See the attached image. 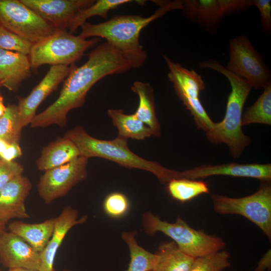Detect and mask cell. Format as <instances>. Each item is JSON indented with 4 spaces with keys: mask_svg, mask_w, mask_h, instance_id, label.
I'll use <instances>...</instances> for the list:
<instances>
[{
    "mask_svg": "<svg viewBox=\"0 0 271 271\" xmlns=\"http://www.w3.org/2000/svg\"><path fill=\"white\" fill-rule=\"evenodd\" d=\"M0 26L33 44L59 30L20 0H0Z\"/></svg>",
    "mask_w": 271,
    "mask_h": 271,
    "instance_id": "10",
    "label": "cell"
},
{
    "mask_svg": "<svg viewBox=\"0 0 271 271\" xmlns=\"http://www.w3.org/2000/svg\"><path fill=\"white\" fill-rule=\"evenodd\" d=\"M86 215L78 218L77 210L71 206L64 207L60 214L54 218V230L44 249L40 252L39 271H55L54 262L58 248L68 232L74 226L85 223Z\"/></svg>",
    "mask_w": 271,
    "mask_h": 271,
    "instance_id": "17",
    "label": "cell"
},
{
    "mask_svg": "<svg viewBox=\"0 0 271 271\" xmlns=\"http://www.w3.org/2000/svg\"><path fill=\"white\" fill-rule=\"evenodd\" d=\"M54 218L38 223L15 221L8 225L10 232L19 236L40 253L47 245L54 230Z\"/></svg>",
    "mask_w": 271,
    "mask_h": 271,
    "instance_id": "21",
    "label": "cell"
},
{
    "mask_svg": "<svg viewBox=\"0 0 271 271\" xmlns=\"http://www.w3.org/2000/svg\"><path fill=\"white\" fill-rule=\"evenodd\" d=\"M262 183L254 193L241 198L211 195L214 211L221 215H239L257 226L271 241V185Z\"/></svg>",
    "mask_w": 271,
    "mask_h": 271,
    "instance_id": "7",
    "label": "cell"
},
{
    "mask_svg": "<svg viewBox=\"0 0 271 271\" xmlns=\"http://www.w3.org/2000/svg\"><path fill=\"white\" fill-rule=\"evenodd\" d=\"M23 127L18 106L8 104L6 112L0 118V139L10 145L19 143Z\"/></svg>",
    "mask_w": 271,
    "mask_h": 271,
    "instance_id": "29",
    "label": "cell"
},
{
    "mask_svg": "<svg viewBox=\"0 0 271 271\" xmlns=\"http://www.w3.org/2000/svg\"><path fill=\"white\" fill-rule=\"evenodd\" d=\"M69 71L66 65L51 66L42 80L26 97H18V108L24 127L31 123L40 104L64 80Z\"/></svg>",
    "mask_w": 271,
    "mask_h": 271,
    "instance_id": "13",
    "label": "cell"
},
{
    "mask_svg": "<svg viewBox=\"0 0 271 271\" xmlns=\"http://www.w3.org/2000/svg\"><path fill=\"white\" fill-rule=\"evenodd\" d=\"M182 10L186 19L211 34L216 32L224 17L219 0H184Z\"/></svg>",
    "mask_w": 271,
    "mask_h": 271,
    "instance_id": "18",
    "label": "cell"
},
{
    "mask_svg": "<svg viewBox=\"0 0 271 271\" xmlns=\"http://www.w3.org/2000/svg\"><path fill=\"white\" fill-rule=\"evenodd\" d=\"M80 156L75 144L64 137L43 149L36 165L39 170L46 171L71 162Z\"/></svg>",
    "mask_w": 271,
    "mask_h": 271,
    "instance_id": "20",
    "label": "cell"
},
{
    "mask_svg": "<svg viewBox=\"0 0 271 271\" xmlns=\"http://www.w3.org/2000/svg\"><path fill=\"white\" fill-rule=\"evenodd\" d=\"M8 271H38L33 269H28L23 267H17V268H9Z\"/></svg>",
    "mask_w": 271,
    "mask_h": 271,
    "instance_id": "40",
    "label": "cell"
},
{
    "mask_svg": "<svg viewBox=\"0 0 271 271\" xmlns=\"http://www.w3.org/2000/svg\"><path fill=\"white\" fill-rule=\"evenodd\" d=\"M130 0H97L89 7L81 10L71 20L67 29L71 34L76 31L78 27L86 22L89 18L98 16L103 18L107 17L110 10L119 6L132 2Z\"/></svg>",
    "mask_w": 271,
    "mask_h": 271,
    "instance_id": "28",
    "label": "cell"
},
{
    "mask_svg": "<svg viewBox=\"0 0 271 271\" xmlns=\"http://www.w3.org/2000/svg\"><path fill=\"white\" fill-rule=\"evenodd\" d=\"M0 262L8 268L23 267L39 271L40 253L19 236L4 230L0 233Z\"/></svg>",
    "mask_w": 271,
    "mask_h": 271,
    "instance_id": "15",
    "label": "cell"
},
{
    "mask_svg": "<svg viewBox=\"0 0 271 271\" xmlns=\"http://www.w3.org/2000/svg\"><path fill=\"white\" fill-rule=\"evenodd\" d=\"M129 207L128 199L120 192H113L105 198L103 207L105 213L113 218H119L127 212Z\"/></svg>",
    "mask_w": 271,
    "mask_h": 271,
    "instance_id": "32",
    "label": "cell"
},
{
    "mask_svg": "<svg viewBox=\"0 0 271 271\" xmlns=\"http://www.w3.org/2000/svg\"><path fill=\"white\" fill-rule=\"evenodd\" d=\"M163 56L169 69L168 79L172 83L177 95L186 109L190 111L197 127L205 133L208 132L214 122L209 117L199 99L201 92L205 88L201 76L193 69L189 70L166 55Z\"/></svg>",
    "mask_w": 271,
    "mask_h": 271,
    "instance_id": "8",
    "label": "cell"
},
{
    "mask_svg": "<svg viewBox=\"0 0 271 271\" xmlns=\"http://www.w3.org/2000/svg\"><path fill=\"white\" fill-rule=\"evenodd\" d=\"M229 61L225 68L248 81L252 88L263 89L271 83V72L248 37L238 35L229 41Z\"/></svg>",
    "mask_w": 271,
    "mask_h": 271,
    "instance_id": "9",
    "label": "cell"
},
{
    "mask_svg": "<svg viewBox=\"0 0 271 271\" xmlns=\"http://www.w3.org/2000/svg\"><path fill=\"white\" fill-rule=\"evenodd\" d=\"M224 16L243 12L253 6L252 0H219Z\"/></svg>",
    "mask_w": 271,
    "mask_h": 271,
    "instance_id": "35",
    "label": "cell"
},
{
    "mask_svg": "<svg viewBox=\"0 0 271 271\" xmlns=\"http://www.w3.org/2000/svg\"><path fill=\"white\" fill-rule=\"evenodd\" d=\"M10 146V144L5 140L0 139V155Z\"/></svg>",
    "mask_w": 271,
    "mask_h": 271,
    "instance_id": "39",
    "label": "cell"
},
{
    "mask_svg": "<svg viewBox=\"0 0 271 271\" xmlns=\"http://www.w3.org/2000/svg\"><path fill=\"white\" fill-rule=\"evenodd\" d=\"M242 126L252 123L271 124V83L253 105L248 107L242 114Z\"/></svg>",
    "mask_w": 271,
    "mask_h": 271,
    "instance_id": "26",
    "label": "cell"
},
{
    "mask_svg": "<svg viewBox=\"0 0 271 271\" xmlns=\"http://www.w3.org/2000/svg\"><path fill=\"white\" fill-rule=\"evenodd\" d=\"M253 6L259 11L261 28L267 35L271 34V1L252 0Z\"/></svg>",
    "mask_w": 271,
    "mask_h": 271,
    "instance_id": "34",
    "label": "cell"
},
{
    "mask_svg": "<svg viewBox=\"0 0 271 271\" xmlns=\"http://www.w3.org/2000/svg\"><path fill=\"white\" fill-rule=\"evenodd\" d=\"M32 188L30 180L23 174L10 181L0 192V222L6 225L14 218H29L25 200Z\"/></svg>",
    "mask_w": 271,
    "mask_h": 271,
    "instance_id": "16",
    "label": "cell"
},
{
    "mask_svg": "<svg viewBox=\"0 0 271 271\" xmlns=\"http://www.w3.org/2000/svg\"><path fill=\"white\" fill-rule=\"evenodd\" d=\"M147 58L144 49L127 52L107 41L101 44L90 52L83 65H70L59 96L45 110L35 115L31 127H45L53 124L64 127L68 113L83 105L88 92L97 82L106 76L139 68Z\"/></svg>",
    "mask_w": 271,
    "mask_h": 271,
    "instance_id": "1",
    "label": "cell"
},
{
    "mask_svg": "<svg viewBox=\"0 0 271 271\" xmlns=\"http://www.w3.org/2000/svg\"><path fill=\"white\" fill-rule=\"evenodd\" d=\"M151 271H189L195 258L182 251L173 241L161 243Z\"/></svg>",
    "mask_w": 271,
    "mask_h": 271,
    "instance_id": "23",
    "label": "cell"
},
{
    "mask_svg": "<svg viewBox=\"0 0 271 271\" xmlns=\"http://www.w3.org/2000/svg\"><path fill=\"white\" fill-rule=\"evenodd\" d=\"M142 225L148 234L164 233L174 240L181 251L194 258L221 250L226 245L221 238L195 229L180 217L175 222L170 223L151 212H146Z\"/></svg>",
    "mask_w": 271,
    "mask_h": 271,
    "instance_id": "5",
    "label": "cell"
},
{
    "mask_svg": "<svg viewBox=\"0 0 271 271\" xmlns=\"http://www.w3.org/2000/svg\"><path fill=\"white\" fill-rule=\"evenodd\" d=\"M99 41L98 38L87 39L75 36L67 30H57L33 44L28 55L31 68L45 64L71 65Z\"/></svg>",
    "mask_w": 271,
    "mask_h": 271,
    "instance_id": "6",
    "label": "cell"
},
{
    "mask_svg": "<svg viewBox=\"0 0 271 271\" xmlns=\"http://www.w3.org/2000/svg\"><path fill=\"white\" fill-rule=\"evenodd\" d=\"M131 90L139 97V105L134 114L151 129L153 136H160L161 126L156 116L152 87L148 83L136 81Z\"/></svg>",
    "mask_w": 271,
    "mask_h": 271,
    "instance_id": "22",
    "label": "cell"
},
{
    "mask_svg": "<svg viewBox=\"0 0 271 271\" xmlns=\"http://www.w3.org/2000/svg\"><path fill=\"white\" fill-rule=\"evenodd\" d=\"M61 271H72L71 270H70V269H63V270H61Z\"/></svg>",
    "mask_w": 271,
    "mask_h": 271,
    "instance_id": "42",
    "label": "cell"
},
{
    "mask_svg": "<svg viewBox=\"0 0 271 271\" xmlns=\"http://www.w3.org/2000/svg\"><path fill=\"white\" fill-rule=\"evenodd\" d=\"M230 254L221 250L195 258L189 271H223L231 265Z\"/></svg>",
    "mask_w": 271,
    "mask_h": 271,
    "instance_id": "30",
    "label": "cell"
},
{
    "mask_svg": "<svg viewBox=\"0 0 271 271\" xmlns=\"http://www.w3.org/2000/svg\"><path fill=\"white\" fill-rule=\"evenodd\" d=\"M33 43L0 26V49L29 55Z\"/></svg>",
    "mask_w": 271,
    "mask_h": 271,
    "instance_id": "31",
    "label": "cell"
},
{
    "mask_svg": "<svg viewBox=\"0 0 271 271\" xmlns=\"http://www.w3.org/2000/svg\"><path fill=\"white\" fill-rule=\"evenodd\" d=\"M159 8L148 17L137 15L116 16L104 22L93 24L85 22L79 35L84 39L102 38L118 49L133 52L143 49L140 43L141 31L149 24L167 13L183 8V1H154Z\"/></svg>",
    "mask_w": 271,
    "mask_h": 271,
    "instance_id": "4",
    "label": "cell"
},
{
    "mask_svg": "<svg viewBox=\"0 0 271 271\" xmlns=\"http://www.w3.org/2000/svg\"><path fill=\"white\" fill-rule=\"evenodd\" d=\"M59 30H67L71 20L94 0H20Z\"/></svg>",
    "mask_w": 271,
    "mask_h": 271,
    "instance_id": "14",
    "label": "cell"
},
{
    "mask_svg": "<svg viewBox=\"0 0 271 271\" xmlns=\"http://www.w3.org/2000/svg\"><path fill=\"white\" fill-rule=\"evenodd\" d=\"M29 57L0 49V81L9 90L17 92L22 82L31 76Z\"/></svg>",
    "mask_w": 271,
    "mask_h": 271,
    "instance_id": "19",
    "label": "cell"
},
{
    "mask_svg": "<svg viewBox=\"0 0 271 271\" xmlns=\"http://www.w3.org/2000/svg\"><path fill=\"white\" fill-rule=\"evenodd\" d=\"M167 188L173 198L182 202L209 192V188L204 182L184 178L171 180L168 183Z\"/></svg>",
    "mask_w": 271,
    "mask_h": 271,
    "instance_id": "27",
    "label": "cell"
},
{
    "mask_svg": "<svg viewBox=\"0 0 271 271\" xmlns=\"http://www.w3.org/2000/svg\"><path fill=\"white\" fill-rule=\"evenodd\" d=\"M24 167L15 161L7 162L0 158V192L15 177L22 175Z\"/></svg>",
    "mask_w": 271,
    "mask_h": 271,
    "instance_id": "33",
    "label": "cell"
},
{
    "mask_svg": "<svg viewBox=\"0 0 271 271\" xmlns=\"http://www.w3.org/2000/svg\"><path fill=\"white\" fill-rule=\"evenodd\" d=\"M88 158L80 156L66 164L46 171L38 183V192L49 205L67 194L71 188L86 179Z\"/></svg>",
    "mask_w": 271,
    "mask_h": 271,
    "instance_id": "11",
    "label": "cell"
},
{
    "mask_svg": "<svg viewBox=\"0 0 271 271\" xmlns=\"http://www.w3.org/2000/svg\"><path fill=\"white\" fill-rule=\"evenodd\" d=\"M64 137L75 144L81 156L88 159L102 158L124 167L148 171L163 183L175 178V170L136 155L129 149L127 140L118 136L112 140L98 139L90 136L82 126H77L67 131Z\"/></svg>",
    "mask_w": 271,
    "mask_h": 271,
    "instance_id": "3",
    "label": "cell"
},
{
    "mask_svg": "<svg viewBox=\"0 0 271 271\" xmlns=\"http://www.w3.org/2000/svg\"><path fill=\"white\" fill-rule=\"evenodd\" d=\"M213 176L251 178L258 179L261 182H270L271 164L231 163L217 165H204L180 171V179L197 180Z\"/></svg>",
    "mask_w": 271,
    "mask_h": 271,
    "instance_id": "12",
    "label": "cell"
},
{
    "mask_svg": "<svg viewBox=\"0 0 271 271\" xmlns=\"http://www.w3.org/2000/svg\"><path fill=\"white\" fill-rule=\"evenodd\" d=\"M7 106L4 103V97L0 93V118L2 117L6 112Z\"/></svg>",
    "mask_w": 271,
    "mask_h": 271,
    "instance_id": "38",
    "label": "cell"
},
{
    "mask_svg": "<svg viewBox=\"0 0 271 271\" xmlns=\"http://www.w3.org/2000/svg\"><path fill=\"white\" fill-rule=\"evenodd\" d=\"M5 225L0 222V233L4 230H5Z\"/></svg>",
    "mask_w": 271,
    "mask_h": 271,
    "instance_id": "41",
    "label": "cell"
},
{
    "mask_svg": "<svg viewBox=\"0 0 271 271\" xmlns=\"http://www.w3.org/2000/svg\"><path fill=\"white\" fill-rule=\"evenodd\" d=\"M136 232H124L121 237L128 246L130 261L125 271H151L156 260V255L141 246L136 239Z\"/></svg>",
    "mask_w": 271,
    "mask_h": 271,
    "instance_id": "25",
    "label": "cell"
},
{
    "mask_svg": "<svg viewBox=\"0 0 271 271\" xmlns=\"http://www.w3.org/2000/svg\"><path fill=\"white\" fill-rule=\"evenodd\" d=\"M270 270L271 250L269 249L261 258L256 267L252 271H270Z\"/></svg>",
    "mask_w": 271,
    "mask_h": 271,
    "instance_id": "37",
    "label": "cell"
},
{
    "mask_svg": "<svg viewBox=\"0 0 271 271\" xmlns=\"http://www.w3.org/2000/svg\"><path fill=\"white\" fill-rule=\"evenodd\" d=\"M22 152L19 143L10 146L0 155V158L7 162L13 161L14 159L22 156Z\"/></svg>",
    "mask_w": 271,
    "mask_h": 271,
    "instance_id": "36",
    "label": "cell"
},
{
    "mask_svg": "<svg viewBox=\"0 0 271 271\" xmlns=\"http://www.w3.org/2000/svg\"><path fill=\"white\" fill-rule=\"evenodd\" d=\"M200 69H210L225 76L231 85L226 112L223 120L214 122L212 128L205 133L208 141L213 144H224L232 156L239 157L250 143V138L242 129V116L245 102L252 89L250 84L228 71L216 59H208L199 63Z\"/></svg>",
    "mask_w": 271,
    "mask_h": 271,
    "instance_id": "2",
    "label": "cell"
},
{
    "mask_svg": "<svg viewBox=\"0 0 271 271\" xmlns=\"http://www.w3.org/2000/svg\"><path fill=\"white\" fill-rule=\"evenodd\" d=\"M3 85V82L0 81V87L2 86Z\"/></svg>",
    "mask_w": 271,
    "mask_h": 271,
    "instance_id": "43",
    "label": "cell"
},
{
    "mask_svg": "<svg viewBox=\"0 0 271 271\" xmlns=\"http://www.w3.org/2000/svg\"><path fill=\"white\" fill-rule=\"evenodd\" d=\"M117 128L118 137L128 140H144L153 136L151 129L133 114H127L122 109H109L107 111Z\"/></svg>",
    "mask_w": 271,
    "mask_h": 271,
    "instance_id": "24",
    "label": "cell"
}]
</instances>
